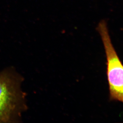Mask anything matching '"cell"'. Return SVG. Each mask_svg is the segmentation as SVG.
<instances>
[{
  "label": "cell",
  "instance_id": "7a4b0ae2",
  "mask_svg": "<svg viewBox=\"0 0 123 123\" xmlns=\"http://www.w3.org/2000/svg\"><path fill=\"white\" fill-rule=\"evenodd\" d=\"M103 43L106 57L107 79L111 100L123 103V65L114 49L107 25L101 21L97 28Z\"/></svg>",
  "mask_w": 123,
  "mask_h": 123
},
{
  "label": "cell",
  "instance_id": "6da1fadb",
  "mask_svg": "<svg viewBox=\"0 0 123 123\" xmlns=\"http://www.w3.org/2000/svg\"><path fill=\"white\" fill-rule=\"evenodd\" d=\"M20 78L10 70L0 73V122H16L26 108Z\"/></svg>",
  "mask_w": 123,
  "mask_h": 123
}]
</instances>
